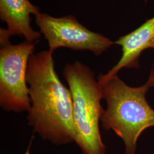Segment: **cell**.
<instances>
[{
  "label": "cell",
  "mask_w": 154,
  "mask_h": 154,
  "mask_svg": "<svg viewBox=\"0 0 154 154\" xmlns=\"http://www.w3.org/2000/svg\"><path fill=\"white\" fill-rule=\"evenodd\" d=\"M35 17L40 33L53 53L58 48H65L75 51L88 50L98 57L115 45L105 35L90 30L72 15L54 17L40 13Z\"/></svg>",
  "instance_id": "obj_5"
},
{
  "label": "cell",
  "mask_w": 154,
  "mask_h": 154,
  "mask_svg": "<svg viewBox=\"0 0 154 154\" xmlns=\"http://www.w3.org/2000/svg\"><path fill=\"white\" fill-rule=\"evenodd\" d=\"M32 142V139L30 140V143H29V146L28 147V149H27L26 152L24 154H30V147H31Z\"/></svg>",
  "instance_id": "obj_9"
},
{
  "label": "cell",
  "mask_w": 154,
  "mask_h": 154,
  "mask_svg": "<svg viewBox=\"0 0 154 154\" xmlns=\"http://www.w3.org/2000/svg\"><path fill=\"white\" fill-rule=\"evenodd\" d=\"M38 42L25 41L0 50V106L6 111H28L30 100L27 82L28 63Z\"/></svg>",
  "instance_id": "obj_4"
},
{
  "label": "cell",
  "mask_w": 154,
  "mask_h": 154,
  "mask_svg": "<svg viewBox=\"0 0 154 154\" xmlns=\"http://www.w3.org/2000/svg\"><path fill=\"white\" fill-rule=\"evenodd\" d=\"M62 74L69 85L73 105L75 143L82 154H105L99 122L105 110L100 85L93 71L79 61L67 63Z\"/></svg>",
  "instance_id": "obj_3"
},
{
  "label": "cell",
  "mask_w": 154,
  "mask_h": 154,
  "mask_svg": "<svg viewBox=\"0 0 154 154\" xmlns=\"http://www.w3.org/2000/svg\"><path fill=\"white\" fill-rule=\"evenodd\" d=\"M27 82L30 100L28 125L55 145L75 142L72 94L55 72L53 52L43 50L31 55Z\"/></svg>",
  "instance_id": "obj_1"
},
{
  "label": "cell",
  "mask_w": 154,
  "mask_h": 154,
  "mask_svg": "<svg viewBox=\"0 0 154 154\" xmlns=\"http://www.w3.org/2000/svg\"><path fill=\"white\" fill-rule=\"evenodd\" d=\"M40 13L38 7L29 0H0V19L7 26L0 29L1 46L11 44L10 38L15 35L31 42H38L42 34L33 29L31 16Z\"/></svg>",
  "instance_id": "obj_6"
},
{
  "label": "cell",
  "mask_w": 154,
  "mask_h": 154,
  "mask_svg": "<svg viewBox=\"0 0 154 154\" xmlns=\"http://www.w3.org/2000/svg\"><path fill=\"white\" fill-rule=\"evenodd\" d=\"M107 107L101 118L105 130H112L121 138L125 154H135L137 142L142 132L154 127V110L149 105L145 83L131 87L116 75L107 79L98 77Z\"/></svg>",
  "instance_id": "obj_2"
},
{
  "label": "cell",
  "mask_w": 154,
  "mask_h": 154,
  "mask_svg": "<svg viewBox=\"0 0 154 154\" xmlns=\"http://www.w3.org/2000/svg\"><path fill=\"white\" fill-rule=\"evenodd\" d=\"M149 88L154 87V69H152L149 75V78L146 82Z\"/></svg>",
  "instance_id": "obj_8"
},
{
  "label": "cell",
  "mask_w": 154,
  "mask_h": 154,
  "mask_svg": "<svg viewBox=\"0 0 154 154\" xmlns=\"http://www.w3.org/2000/svg\"><path fill=\"white\" fill-rule=\"evenodd\" d=\"M121 47L122 56L116 65L98 78L107 79L118 75L122 69L140 67V57L146 50H154V16L130 33L120 37L114 42Z\"/></svg>",
  "instance_id": "obj_7"
},
{
  "label": "cell",
  "mask_w": 154,
  "mask_h": 154,
  "mask_svg": "<svg viewBox=\"0 0 154 154\" xmlns=\"http://www.w3.org/2000/svg\"><path fill=\"white\" fill-rule=\"evenodd\" d=\"M143 1H144V2H145L146 4H147V2H148V1H149V0H143Z\"/></svg>",
  "instance_id": "obj_10"
}]
</instances>
